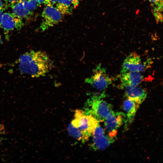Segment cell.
Masks as SVG:
<instances>
[{
	"instance_id": "1",
	"label": "cell",
	"mask_w": 163,
	"mask_h": 163,
	"mask_svg": "<svg viewBox=\"0 0 163 163\" xmlns=\"http://www.w3.org/2000/svg\"><path fill=\"white\" fill-rule=\"evenodd\" d=\"M20 71L32 77L45 75L51 68L52 63L48 55L41 51H31L21 55L18 59Z\"/></svg>"
},
{
	"instance_id": "2",
	"label": "cell",
	"mask_w": 163,
	"mask_h": 163,
	"mask_svg": "<svg viewBox=\"0 0 163 163\" xmlns=\"http://www.w3.org/2000/svg\"><path fill=\"white\" fill-rule=\"evenodd\" d=\"M105 96L104 93L99 95H94L88 101L86 109V114L91 115L99 122L104 121L113 111L111 104L101 99Z\"/></svg>"
},
{
	"instance_id": "3",
	"label": "cell",
	"mask_w": 163,
	"mask_h": 163,
	"mask_svg": "<svg viewBox=\"0 0 163 163\" xmlns=\"http://www.w3.org/2000/svg\"><path fill=\"white\" fill-rule=\"evenodd\" d=\"M98 121L92 116L86 114L80 110H76L75 118L71 123L81 132L83 136V142H85L91 136Z\"/></svg>"
},
{
	"instance_id": "4",
	"label": "cell",
	"mask_w": 163,
	"mask_h": 163,
	"mask_svg": "<svg viewBox=\"0 0 163 163\" xmlns=\"http://www.w3.org/2000/svg\"><path fill=\"white\" fill-rule=\"evenodd\" d=\"M105 129L97 123L92 134V148L94 150H103L107 148L114 141V137L106 134Z\"/></svg>"
},
{
	"instance_id": "5",
	"label": "cell",
	"mask_w": 163,
	"mask_h": 163,
	"mask_svg": "<svg viewBox=\"0 0 163 163\" xmlns=\"http://www.w3.org/2000/svg\"><path fill=\"white\" fill-rule=\"evenodd\" d=\"M85 82L96 89L103 90L111 83L112 79L106 74L105 69L99 65L94 69L93 75Z\"/></svg>"
},
{
	"instance_id": "6",
	"label": "cell",
	"mask_w": 163,
	"mask_h": 163,
	"mask_svg": "<svg viewBox=\"0 0 163 163\" xmlns=\"http://www.w3.org/2000/svg\"><path fill=\"white\" fill-rule=\"evenodd\" d=\"M147 64V62H142L140 56L137 54L132 52L124 60L121 74L129 72H143L148 67Z\"/></svg>"
},
{
	"instance_id": "7",
	"label": "cell",
	"mask_w": 163,
	"mask_h": 163,
	"mask_svg": "<svg viewBox=\"0 0 163 163\" xmlns=\"http://www.w3.org/2000/svg\"><path fill=\"white\" fill-rule=\"evenodd\" d=\"M62 15L56 8L47 5L42 14L43 21L40 26L41 30L44 31L56 24L61 20Z\"/></svg>"
},
{
	"instance_id": "8",
	"label": "cell",
	"mask_w": 163,
	"mask_h": 163,
	"mask_svg": "<svg viewBox=\"0 0 163 163\" xmlns=\"http://www.w3.org/2000/svg\"><path fill=\"white\" fill-rule=\"evenodd\" d=\"M126 119V116L124 113L113 111L104 121L108 135L112 137L115 136L117 130L125 122Z\"/></svg>"
},
{
	"instance_id": "9",
	"label": "cell",
	"mask_w": 163,
	"mask_h": 163,
	"mask_svg": "<svg viewBox=\"0 0 163 163\" xmlns=\"http://www.w3.org/2000/svg\"><path fill=\"white\" fill-rule=\"evenodd\" d=\"M121 88H127L137 86L142 81L143 76L140 72H129L121 74Z\"/></svg>"
},
{
	"instance_id": "10",
	"label": "cell",
	"mask_w": 163,
	"mask_h": 163,
	"mask_svg": "<svg viewBox=\"0 0 163 163\" xmlns=\"http://www.w3.org/2000/svg\"><path fill=\"white\" fill-rule=\"evenodd\" d=\"M23 25L21 19L13 13L6 12L3 14L1 25L5 31L8 32L15 29L19 30Z\"/></svg>"
},
{
	"instance_id": "11",
	"label": "cell",
	"mask_w": 163,
	"mask_h": 163,
	"mask_svg": "<svg viewBox=\"0 0 163 163\" xmlns=\"http://www.w3.org/2000/svg\"><path fill=\"white\" fill-rule=\"evenodd\" d=\"M140 104L137 102L128 98H127L124 101L123 107L126 114L125 122L126 127L128 126V124L133 121Z\"/></svg>"
},
{
	"instance_id": "12",
	"label": "cell",
	"mask_w": 163,
	"mask_h": 163,
	"mask_svg": "<svg viewBox=\"0 0 163 163\" xmlns=\"http://www.w3.org/2000/svg\"><path fill=\"white\" fill-rule=\"evenodd\" d=\"M125 94L127 98L140 104L145 100L147 96V92L144 89L137 86L126 88Z\"/></svg>"
},
{
	"instance_id": "13",
	"label": "cell",
	"mask_w": 163,
	"mask_h": 163,
	"mask_svg": "<svg viewBox=\"0 0 163 163\" xmlns=\"http://www.w3.org/2000/svg\"><path fill=\"white\" fill-rule=\"evenodd\" d=\"M13 13L21 18H27L31 15L32 12L25 9L22 4V0L11 5Z\"/></svg>"
},
{
	"instance_id": "14",
	"label": "cell",
	"mask_w": 163,
	"mask_h": 163,
	"mask_svg": "<svg viewBox=\"0 0 163 163\" xmlns=\"http://www.w3.org/2000/svg\"><path fill=\"white\" fill-rule=\"evenodd\" d=\"M56 8L62 15L70 14L75 7L70 0H58Z\"/></svg>"
},
{
	"instance_id": "15",
	"label": "cell",
	"mask_w": 163,
	"mask_h": 163,
	"mask_svg": "<svg viewBox=\"0 0 163 163\" xmlns=\"http://www.w3.org/2000/svg\"><path fill=\"white\" fill-rule=\"evenodd\" d=\"M152 8V11L157 20L161 18L163 11V0H148Z\"/></svg>"
},
{
	"instance_id": "16",
	"label": "cell",
	"mask_w": 163,
	"mask_h": 163,
	"mask_svg": "<svg viewBox=\"0 0 163 163\" xmlns=\"http://www.w3.org/2000/svg\"><path fill=\"white\" fill-rule=\"evenodd\" d=\"M68 130L69 134L71 136L79 140H82L83 142V137L81 133L71 123L68 126Z\"/></svg>"
},
{
	"instance_id": "17",
	"label": "cell",
	"mask_w": 163,
	"mask_h": 163,
	"mask_svg": "<svg viewBox=\"0 0 163 163\" xmlns=\"http://www.w3.org/2000/svg\"><path fill=\"white\" fill-rule=\"evenodd\" d=\"M22 2L24 8L31 12L37 8L40 3L35 0H22Z\"/></svg>"
},
{
	"instance_id": "18",
	"label": "cell",
	"mask_w": 163,
	"mask_h": 163,
	"mask_svg": "<svg viewBox=\"0 0 163 163\" xmlns=\"http://www.w3.org/2000/svg\"><path fill=\"white\" fill-rule=\"evenodd\" d=\"M58 0H43V2L47 5L52 6L56 4Z\"/></svg>"
},
{
	"instance_id": "19",
	"label": "cell",
	"mask_w": 163,
	"mask_h": 163,
	"mask_svg": "<svg viewBox=\"0 0 163 163\" xmlns=\"http://www.w3.org/2000/svg\"><path fill=\"white\" fill-rule=\"evenodd\" d=\"M5 9H3L0 10V26L1 25L3 15L4 14V10Z\"/></svg>"
},
{
	"instance_id": "20",
	"label": "cell",
	"mask_w": 163,
	"mask_h": 163,
	"mask_svg": "<svg viewBox=\"0 0 163 163\" xmlns=\"http://www.w3.org/2000/svg\"><path fill=\"white\" fill-rule=\"evenodd\" d=\"M21 0H8L6 2H7V3H9L11 5Z\"/></svg>"
},
{
	"instance_id": "21",
	"label": "cell",
	"mask_w": 163,
	"mask_h": 163,
	"mask_svg": "<svg viewBox=\"0 0 163 163\" xmlns=\"http://www.w3.org/2000/svg\"><path fill=\"white\" fill-rule=\"evenodd\" d=\"M74 4L75 8L79 4V1L81 0H70Z\"/></svg>"
},
{
	"instance_id": "22",
	"label": "cell",
	"mask_w": 163,
	"mask_h": 163,
	"mask_svg": "<svg viewBox=\"0 0 163 163\" xmlns=\"http://www.w3.org/2000/svg\"><path fill=\"white\" fill-rule=\"evenodd\" d=\"M3 2L1 1L0 0V10L4 9H5V8Z\"/></svg>"
},
{
	"instance_id": "23",
	"label": "cell",
	"mask_w": 163,
	"mask_h": 163,
	"mask_svg": "<svg viewBox=\"0 0 163 163\" xmlns=\"http://www.w3.org/2000/svg\"><path fill=\"white\" fill-rule=\"evenodd\" d=\"M37 1L39 3H40L42 2H43V0H35Z\"/></svg>"
},
{
	"instance_id": "24",
	"label": "cell",
	"mask_w": 163,
	"mask_h": 163,
	"mask_svg": "<svg viewBox=\"0 0 163 163\" xmlns=\"http://www.w3.org/2000/svg\"><path fill=\"white\" fill-rule=\"evenodd\" d=\"M2 40L1 39V35H0V45L2 44Z\"/></svg>"
},
{
	"instance_id": "25",
	"label": "cell",
	"mask_w": 163,
	"mask_h": 163,
	"mask_svg": "<svg viewBox=\"0 0 163 163\" xmlns=\"http://www.w3.org/2000/svg\"><path fill=\"white\" fill-rule=\"evenodd\" d=\"M162 21H163V11L162 12Z\"/></svg>"
},
{
	"instance_id": "26",
	"label": "cell",
	"mask_w": 163,
	"mask_h": 163,
	"mask_svg": "<svg viewBox=\"0 0 163 163\" xmlns=\"http://www.w3.org/2000/svg\"><path fill=\"white\" fill-rule=\"evenodd\" d=\"M5 0V1H6V2L8 0Z\"/></svg>"
}]
</instances>
